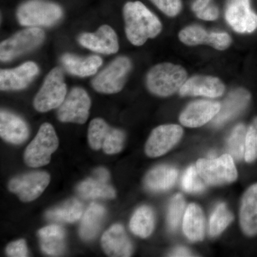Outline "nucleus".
<instances>
[{
  "mask_svg": "<svg viewBox=\"0 0 257 257\" xmlns=\"http://www.w3.org/2000/svg\"><path fill=\"white\" fill-rule=\"evenodd\" d=\"M187 80L186 69L178 64L165 62L154 66L146 76L147 89L162 97L179 92Z\"/></svg>",
  "mask_w": 257,
  "mask_h": 257,
  "instance_id": "2",
  "label": "nucleus"
},
{
  "mask_svg": "<svg viewBox=\"0 0 257 257\" xmlns=\"http://www.w3.org/2000/svg\"><path fill=\"white\" fill-rule=\"evenodd\" d=\"M29 134L28 124L21 117L10 111H1L0 136L5 141L20 145L28 138Z\"/></svg>",
  "mask_w": 257,
  "mask_h": 257,
  "instance_id": "21",
  "label": "nucleus"
},
{
  "mask_svg": "<svg viewBox=\"0 0 257 257\" xmlns=\"http://www.w3.org/2000/svg\"><path fill=\"white\" fill-rule=\"evenodd\" d=\"M170 256H192V252L187 248L184 247H179L175 248L174 251L170 253Z\"/></svg>",
  "mask_w": 257,
  "mask_h": 257,
  "instance_id": "40",
  "label": "nucleus"
},
{
  "mask_svg": "<svg viewBox=\"0 0 257 257\" xmlns=\"http://www.w3.org/2000/svg\"><path fill=\"white\" fill-rule=\"evenodd\" d=\"M6 253L8 256H28V250L26 241L24 239H20L9 243L6 248Z\"/></svg>",
  "mask_w": 257,
  "mask_h": 257,
  "instance_id": "37",
  "label": "nucleus"
},
{
  "mask_svg": "<svg viewBox=\"0 0 257 257\" xmlns=\"http://www.w3.org/2000/svg\"><path fill=\"white\" fill-rule=\"evenodd\" d=\"M78 42L88 50L103 54L112 55L119 51L117 35L110 26L101 25L95 32H84L78 37Z\"/></svg>",
  "mask_w": 257,
  "mask_h": 257,
  "instance_id": "15",
  "label": "nucleus"
},
{
  "mask_svg": "<svg viewBox=\"0 0 257 257\" xmlns=\"http://www.w3.org/2000/svg\"><path fill=\"white\" fill-rule=\"evenodd\" d=\"M246 132L247 130L245 125L239 124L235 126L230 135L227 148L230 155L235 160H241L244 157Z\"/></svg>",
  "mask_w": 257,
  "mask_h": 257,
  "instance_id": "32",
  "label": "nucleus"
},
{
  "mask_svg": "<svg viewBox=\"0 0 257 257\" xmlns=\"http://www.w3.org/2000/svg\"><path fill=\"white\" fill-rule=\"evenodd\" d=\"M108 182L94 176L81 182L77 187V192L84 199H114L116 192Z\"/></svg>",
  "mask_w": 257,
  "mask_h": 257,
  "instance_id": "28",
  "label": "nucleus"
},
{
  "mask_svg": "<svg viewBox=\"0 0 257 257\" xmlns=\"http://www.w3.org/2000/svg\"><path fill=\"white\" fill-rule=\"evenodd\" d=\"M40 72L34 62H25L14 69H1L0 89L2 91L22 90L30 85Z\"/></svg>",
  "mask_w": 257,
  "mask_h": 257,
  "instance_id": "16",
  "label": "nucleus"
},
{
  "mask_svg": "<svg viewBox=\"0 0 257 257\" xmlns=\"http://www.w3.org/2000/svg\"><path fill=\"white\" fill-rule=\"evenodd\" d=\"M101 245L109 256L127 257L133 253V246L122 225H112L103 234Z\"/></svg>",
  "mask_w": 257,
  "mask_h": 257,
  "instance_id": "19",
  "label": "nucleus"
},
{
  "mask_svg": "<svg viewBox=\"0 0 257 257\" xmlns=\"http://www.w3.org/2000/svg\"><path fill=\"white\" fill-rule=\"evenodd\" d=\"M196 167L203 180L209 185L229 184L237 178L234 160L229 154L211 160L200 159Z\"/></svg>",
  "mask_w": 257,
  "mask_h": 257,
  "instance_id": "9",
  "label": "nucleus"
},
{
  "mask_svg": "<svg viewBox=\"0 0 257 257\" xmlns=\"http://www.w3.org/2000/svg\"><path fill=\"white\" fill-rule=\"evenodd\" d=\"M67 84L63 70L55 67L45 77L33 101V106L40 112H47L59 108L67 96Z\"/></svg>",
  "mask_w": 257,
  "mask_h": 257,
  "instance_id": "6",
  "label": "nucleus"
},
{
  "mask_svg": "<svg viewBox=\"0 0 257 257\" xmlns=\"http://www.w3.org/2000/svg\"><path fill=\"white\" fill-rule=\"evenodd\" d=\"M59 140L55 128L50 123L41 125L36 137L25 150L24 160L33 168L48 165L51 156L57 150Z\"/></svg>",
  "mask_w": 257,
  "mask_h": 257,
  "instance_id": "4",
  "label": "nucleus"
},
{
  "mask_svg": "<svg viewBox=\"0 0 257 257\" xmlns=\"http://www.w3.org/2000/svg\"><path fill=\"white\" fill-rule=\"evenodd\" d=\"M155 214L152 208L143 206L134 213L130 220V227L137 236L147 238L152 234L155 228Z\"/></svg>",
  "mask_w": 257,
  "mask_h": 257,
  "instance_id": "30",
  "label": "nucleus"
},
{
  "mask_svg": "<svg viewBox=\"0 0 257 257\" xmlns=\"http://www.w3.org/2000/svg\"><path fill=\"white\" fill-rule=\"evenodd\" d=\"M63 11L60 5L46 0H29L19 7V23L28 28L55 25L62 19Z\"/></svg>",
  "mask_w": 257,
  "mask_h": 257,
  "instance_id": "3",
  "label": "nucleus"
},
{
  "mask_svg": "<svg viewBox=\"0 0 257 257\" xmlns=\"http://www.w3.org/2000/svg\"><path fill=\"white\" fill-rule=\"evenodd\" d=\"M82 203L76 199H71L47 211L45 217L48 220L62 223H73L82 217Z\"/></svg>",
  "mask_w": 257,
  "mask_h": 257,
  "instance_id": "29",
  "label": "nucleus"
},
{
  "mask_svg": "<svg viewBox=\"0 0 257 257\" xmlns=\"http://www.w3.org/2000/svg\"><path fill=\"white\" fill-rule=\"evenodd\" d=\"M226 22L235 32L251 33L257 29V15L250 0H229L225 10Z\"/></svg>",
  "mask_w": 257,
  "mask_h": 257,
  "instance_id": "13",
  "label": "nucleus"
},
{
  "mask_svg": "<svg viewBox=\"0 0 257 257\" xmlns=\"http://www.w3.org/2000/svg\"><path fill=\"white\" fill-rule=\"evenodd\" d=\"M178 177L175 167L160 165L152 169L145 179V186L152 192H163L173 187Z\"/></svg>",
  "mask_w": 257,
  "mask_h": 257,
  "instance_id": "25",
  "label": "nucleus"
},
{
  "mask_svg": "<svg viewBox=\"0 0 257 257\" xmlns=\"http://www.w3.org/2000/svg\"><path fill=\"white\" fill-rule=\"evenodd\" d=\"M42 251L51 256H61L65 250V230L58 225H50L39 230Z\"/></svg>",
  "mask_w": 257,
  "mask_h": 257,
  "instance_id": "24",
  "label": "nucleus"
},
{
  "mask_svg": "<svg viewBox=\"0 0 257 257\" xmlns=\"http://www.w3.org/2000/svg\"><path fill=\"white\" fill-rule=\"evenodd\" d=\"M45 32L40 28H28L17 32L10 38L1 42L0 59L2 62H9L35 50L43 43Z\"/></svg>",
  "mask_w": 257,
  "mask_h": 257,
  "instance_id": "8",
  "label": "nucleus"
},
{
  "mask_svg": "<svg viewBox=\"0 0 257 257\" xmlns=\"http://www.w3.org/2000/svg\"><path fill=\"white\" fill-rule=\"evenodd\" d=\"M179 39L184 45L195 46L199 45H210L217 50L229 48L232 40L226 32H207L202 27L192 25L181 30Z\"/></svg>",
  "mask_w": 257,
  "mask_h": 257,
  "instance_id": "14",
  "label": "nucleus"
},
{
  "mask_svg": "<svg viewBox=\"0 0 257 257\" xmlns=\"http://www.w3.org/2000/svg\"><path fill=\"white\" fill-rule=\"evenodd\" d=\"M94 175L95 177L98 178L104 179V180L109 181V173L107 170L103 167H99V168L96 169L94 172Z\"/></svg>",
  "mask_w": 257,
  "mask_h": 257,
  "instance_id": "41",
  "label": "nucleus"
},
{
  "mask_svg": "<svg viewBox=\"0 0 257 257\" xmlns=\"http://www.w3.org/2000/svg\"><path fill=\"white\" fill-rule=\"evenodd\" d=\"M183 128L177 124L157 126L152 132L145 145V152L150 157H158L172 150L180 141Z\"/></svg>",
  "mask_w": 257,
  "mask_h": 257,
  "instance_id": "12",
  "label": "nucleus"
},
{
  "mask_svg": "<svg viewBox=\"0 0 257 257\" xmlns=\"http://www.w3.org/2000/svg\"><path fill=\"white\" fill-rule=\"evenodd\" d=\"M234 216L224 203L218 204L211 214L209 222V234L216 236L222 233L233 221Z\"/></svg>",
  "mask_w": 257,
  "mask_h": 257,
  "instance_id": "31",
  "label": "nucleus"
},
{
  "mask_svg": "<svg viewBox=\"0 0 257 257\" xmlns=\"http://www.w3.org/2000/svg\"><path fill=\"white\" fill-rule=\"evenodd\" d=\"M50 182V176L45 172H33L18 176L10 181L8 189L24 202L37 199Z\"/></svg>",
  "mask_w": 257,
  "mask_h": 257,
  "instance_id": "11",
  "label": "nucleus"
},
{
  "mask_svg": "<svg viewBox=\"0 0 257 257\" xmlns=\"http://www.w3.org/2000/svg\"><path fill=\"white\" fill-rule=\"evenodd\" d=\"M198 18L205 21H214L219 18V12L217 7L209 4L204 9L195 13Z\"/></svg>",
  "mask_w": 257,
  "mask_h": 257,
  "instance_id": "38",
  "label": "nucleus"
},
{
  "mask_svg": "<svg viewBox=\"0 0 257 257\" xmlns=\"http://www.w3.org/2000/svg\"><path fill=\"white\" fill-rule=\"evenodd\" d=\"M164 14L170 18L177 16L182 8L181 0H150Z\"/></svg>",
  "mask_w": 257,
  "mask_h": 257,
  "instance_id": "36",
  "label": "nucleus"
},
{
  "mask_svg": "<svg viewBox=\"0 0 257 257\" xmlns=\"http://www.w3.org/2000/svg\"><path fill=\"white\" fill-rule=\"evenodd\" d=\"M251 99V94L243 88L235 89L229 93L221 104V109L213 119L214 126H219L237 116L244 110Z\"/></svg>",
  "mask_w": 257,
  "mask_h": 257,
  "instance_id": "20",
  "label": "nucleus"
},
{
  "mask_svg": "<svg viewBox=\"0 0 257 257\" xmlns=\"http://www.w3.org/2000/svg\"><path fill=\"white\" fill-rule=\"evenodd\" d=\"M221 109L217 101L199 100L189 104L179 116V121L190 128L200 127L214 119Z\"/></svg>",
  "mask_w": 257,
  "mask_h": 257,
  "instance_id": "17",
  "label": "nucleus"
},
{
  "mask_svg": "<svg viewBox=\"0 0 257 257\" xmlns=\"http://www.w3.org/2000/svg\"><path fill=\"white\" fill-rule=\"evenodd\" d=\"M60 61L67 72L80 77L94 75L97 72L103 62L102 59L97 55L79 57L69 53L62 55Z\"/></svg>",
  "mask_w": 257,
  "mask_h": 257,
  "instance_id": "22",
  "label": "nucleus"
},
{
  "mask_svg": "<svg viewBox=\"0 0 257 257\" xmlns=\"http://www.w3.org/2000/svg\"><path fill=\"white\" fill-rule=\"evenodd\" d=\"M106 215L104 207L92 203L84 212L79 226V236L84 241L94 239L100 229Z\"/></svg>",
  "mask_w": 257,
  "mask_h": 257,
  "instance_id": "26",
  "label": "nucleus"
},
{
  "mask_svg": "<svg viewBox=\"0 0 257 257\" xmlns=\"http://www.w3.org/2000/svg\"><path fill=\"white\" fill-rule=\"evenodd\" d=\"M91 107L89 94L81 87H74L66 96L57 110V118L62 122L84 124Z\"/></svg>",
  "mask_w": 257,
  "mask_h": 257,
  "instance_id": "10",
  "label": "nucleus"
},
{
  "mask_svg": "<svg viewBox=\"0 0 257 257\" xmlns=\"http://www.w3.org/2000/svg\"><path fill=\"white\" fill-rule=\"evenodd\" d=\"M125 134L119 128H112L101 118L91 121L88 128V143L94 150L102 149L107 155H114L122 150Z\"/></svg>",
  "mask_w": 257,
  "mask_h": 257,
  "instance_id": "7",
  "label": "nucleus"
},
{
  "mask_svg": "<svg viewBox=\"0 0 257 257\" xmlns=\"http://www.w3.org/2000/svg\"><path fill=\"white\" fill-rule=\"evenodd\" d=\"M132 69L133 63L128 57L125 56L116 57L94 77L92 81V87L101 94H111L121 92Z\"/></svg>",
  "mask_w": 257,
  "mask_h": 257,
  "instance_id": "5",
  "label": "nucleus"
},
{
  "mask_svg": "<svg viewBox=\"0 0 257 257\" xmlns=\"http://www.w3.org/2000/svg\"><path fill=\"white\" fill-rule=\"evenodd\" d=\"M125 33L130 43L142 46L158 36L162 25L156 15L140 1L128 2L123 8Z\"/></svg>",
  "mask_w": 257,
  "mask_h": 257,
  "instance_id": "1",
  "label": "nucleus"
},
{
  "mask_svg": "<svg viewBox=\"0 0 257 257\" xmlns=\"http://www.w3.org/2000/svg\"><path fill=\"white\" fill-rule=\"evenodd\" d=\"M240 224L246 236L257 235V184L245 192L240 208Z\"/></svg>",
  "mask_w": 257,
  "mask_h": 257,
  "instance_id": "23",
  "label": "nucleus"
},
{
  "mask_svg": "<svg viewBox=\"0 0 257 257\" xmlns=\"http://www.w3.org/2000/svg\"><path fill=\"white\" fill-rule=\"evenodd\" d=\"M211 0H195L192 4V9L194 13L200 11L208 6Z\"/></svg>",
  "mask_w": 257,
  "mask_h": 257,
  "instance_id": "39",
  "label": "nucleus"
},
{
  "mask_svg": "<svg viewBox=\"0 0 257 257\" xmlns=\"http://www.w3.org/2000/svg\"><path fill=\"white\" fill-rule=\"evenodd\" d=\"M183 231L191 241H199L204 239L205 218L202 209L197 204H189L184 213Z\"/></svg>",
  "mask_w": 257,
  "mask_h": 257,
  "instance_id": "27",
  "label": "nucleus"
},
{
  "mask_svg": "<svg viewBox=\"0 0 257 257\" xmlns=\"http://www.w3.org/2000/svg\"><path fill=\"white\" fill-rule=\"evenodd\" d=\"M198 172L197 167L191 166L184 172L182 179V188L187 192L199 193L204 191L205 184Z\"/></svg>",
  "mask_w": 257,
  "mask_h": 257,
  "instance_id": "34",
  "label": "nucleus"
},
{
  "mask_svg": "<svg viewBox=\"0 0 257 257\" xmlns=\"http://www.w3.org/2000/svg\"><path fill=\"white\" fill-rule=\"evenodd\" d=\"M185 202L182 194H177L171 200L169 207L167 222L171 231H175L178 228L184 215Z\"/></svg>",
  "mask_w": 257,
  "mask_h": 257,
  "instance_id": "33",
  "label": "nucleus"
},
{
  "mask_svg": "<svg viewBox=\"0 0 257 257\" xmlns=\"http://www.w3.org/2000/svg\"><path fill=\"white\" fill-rule=\"evenodd\" d=\"M225 86L221 79L211 76H194L187 79L179 90V94L186 96H203L219 97L224 94Z\"/></svg>",
  "mask_w": 257,
  "mask_h": 257,
  "instance_id": "18",
  "label": "nucleus"
},
{
  "mask_svg": "<svg viewBox=\"0 0 257 257\" xmlns=\"http://www.w3.org/2000/svg\"><path fill=\"white\" fill-rule=\"evenodd\" d=\"M244 159L248 163L257 159V116L251 121L246 132Z\"/></svg>",
  "mask_w": 257,
  "mask_h": 257,
  "instance_id": "35",
  "label": "nucleus"
}]
</instances>
